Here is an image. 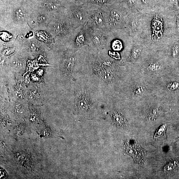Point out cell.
Returning <instances> with one entry per match:
<instances>
[{"mask_svg": "<svg viewBox=\"0 0 179 179\" xmlns=\"http://www.w3.org/2000/svg\"><path fill=\"white\" fill-rule=\"evenodd\" d=\"M130 65H121L101 54L92 46L82 48L73 72L75 82L90 90L98 101L119 96L129 75Z\"/></svg>", "mask_w": 179, "mask_h": 179, "instance_id": "6da1fadb", "label": "cell"}, {"mask_svg": "<svg viewBox=\"0 0 179 179\" xmlns=\"http://www.w3.org/2000/svg\"><path fill=\"white\" fill-rule=\"evenodd\" d=\"M141 13L139 32L133 40L149 50L161 51L176 31L175 14L158 7Z\"/></svg>", "mask_w": 179, "mask_h": 179, "instance_id": "7a4b0ae2", "label": "cell"}, {"mask_svg": "<svg viewBox=\"0 0 179 179\" xmlns=\"http://www.w3.org/2000/svg\"><path fill=\"white\" fill-rule=\"evenodd\" d=\"M153 95L154 79L137 72L130 65V72L122 87L119 96L135 104Z\"/></svg>", "mask_w": 179, "mask_h": 179, "instance_id": "3957f363", "label": "cell"}, {"mask_svg": "<svg viewBox=\"0 0 179 179\" xmlns=\"http://www.w3.org/2000/svg\"><path fill=\"white\" fill-rule=\"evenodd\" d=\"M133 43V40L125 29L112 31L110 32L107 46L100 53L121 65H127Z\"/></svg>", "mask_w": 179, "mask_h": 179, "instance_id": "277c9868", "label": "cell"}, {"mask_svg": "<svg viewBox=\"0 0 179 179\" xmlns=\"http://www.w3.org/2000/svg\"><path fill=\"white\" fill-rule=\"evenodd\" d=\"M135 71L144 76L155 79L171 70V66L161 51L149 50L137 64H131Z\"/></svg>", "mask_w": 179, "mask_h": 179, "instance_id": "5b68a950", "label": "cell"}, {"mask_svg": "<svg viewBox=\"0 0 179 179\" xmlns=\"http://www.w3.org/2000/svg\"><path fill=\"white\" fill-rule=\"evenodd\" d=\"M154 95L168 103L179 99V75L171 71L154 79Z\"/></svg>", "mask_w": 179, "mask_h": 179, "instance_id": "8992f818", "label": "cell"}, {"mask_svg": "<svg viewBox=\"0 0 179 179\" xmlns=\"http://www.w3.org/2000/svg\"><path fill=\"white\" fill-rule=\"evenodd\" d=\"M73 89L76 112L79 115L90 116L93 113L96 103L101 101L87 88L75 82L73 83Z\"/></svg>", "mask_w": 179, "mask_h": 179, "instance_id": "52a82bcc", "label": "cell"}, {"mask_svg": "<svg viewBox=\"0 0 179 179\" xmlns=\"http://www.w3.org/2000/svg\"><path fill=\"white\" fill-rule=\"evenodd\" d=\"M103 8L106 19V30L111 31L124 29L129 12L123 5Z\"/></svg>", "mask_w": 179, "mask_h": 179, "instance_id": "ba28073f", "label": "cell"}, {"mask_svg": "<svg viewBox=\"0 0 179 179\" xmlns=\"http://www.w3.org/2000/svg\"><path fill=\"white\" fill-rule=\"evenodd\" d=\"M142 106L141 113L144 118L149 121L156 120L169 111L164 110L168 103L157 96L153 95L138 103Z\"/></svg>", "mask_w": 179, "mask_h": 179, "instance_id": "9c48e42d", "label": "cell"}, {"mask_svg": "<svg viewBox=\"0 0 179 179\" xmlns=\"http://www.w3.org/2000/svg\"><path fill=\"white\" fill-rule=\"evenodd\" d=\"M61 57L59 66L61 76L64 80L73 82V71L78 60V51H75L71 45L69 50L64 51Z\"/></svg>", "mask_w": 179, "mask_h": 179, "instance_id": "30bf717a", "label": "cell"}, {"mask_svg": "<svg viewBox=\"0 0 179 179\" xmlns=\"http://www.w3.org/2000/svg\"><path fill=\"white\" fill-rule=\"evenodd\" d=\"M86 9L87 20L86 25L90 28L106 30V21L103 7L97 6Z\"/></svg>", "mask_w": 179, "mask_h": 179, "instance_id": "8fae6325", "label": "cell"}, {"mask_svg": "<svg viewBox=\"0 0 179 179\" xmlns=\"http://www.w3.org/2000/svg\"><path fill=\"white\" fill-rule=\"evenodd\" d=\"M91 42V45L95 48L99 53L105 49L109 40L110 32L106 30L95 29L85 24Z\"/></svg>", "mask_w": 179, "mask_h": 179, "instance_id": "7c38bea8", "label": "cell"}, {"mask_svg": "<svg viewBox=\"0 0 179 179\" xmlns=\"http://www.w3.org/2000/svg\"><path fill=\"white\" fill-rule=\"evenodd\" d=\"M71 39V45L75 52L84 47L91 45L90 41L85 25L76 29Z\"/></svg>", "mask_w": 179, "mask_h": 179, "instance_id": "4fadbf2b", "label": "cell"}, {"mask_svg": "<svg viewBox=\"0 0 179 179\" xmlns=\"http://www.w3.org/2000/svg\"><path fill=\"white\" fill-rule=\"evenodd\" d=\"M172 65L179 59V36L174 35L161 51Z\"/></svg>", "mask_w": 179, "mask_h": 179, "instance_id": "5bb4252c", "label": "cell"}, {"mask_svg": "<svg viewBox=\"0 0 179 179\" xmlns=\"http://www.w3.org/2000/svg\"><path fill=\"white\" fill-rule=\"evenodd\" d=\"M67 15V18L75 28L84 26L87 20L86 8L82 7L72 8Z\"/></svg>", "mask_w": 179, "mask_h": 179, "instance_id": "9a60e30c", "label": "cell"}, {"mask_svg": "<svg viewBox=\"0 0 179 179\" xmlns=\"http://www.w3.org/2000/svg\"><path fill=\"white\" fill-rule=\"evenodd\" d=\"M141 13H129L128 15L126 25L124 29L133 39L138 34L140 26Z\"/></svg>", "mask_w": 179, "mask_h": 179, "instance_id": "2e32d148", "label": "cell"}, {"mask_svg": "<svg viewBox=\"0 0 179 179\" xmlns=\"http://www.w3.org/2000/svg\"><path fill=\"white\" fill-rule=\"evenodd\" d=\"M149 49L142 45L134 41L129 55L127 59L128 64L135 65L138 64L145 57Z\"/></svg>", "mask_w": 179, "mask_h": 179, "instance_id": "e0dca14e", "label": "cell"}, {"mask_svg": "<svg viewBox=\"0 0 179 179\" xmlns=\"http://www.w3.org/2000/svg\"><path fill=\"white\" fill-rule=\"evenodd\" d=\"M25 99L34 104H42L43 97L40 88L35 85L29 86L26 91Z\"/></svg>", "mask_w": 179, "mask_h": 179, "instance_id": "ac0fdd59", "label": "cell"}, {"mask_svg": "<svg viewBox=\"0 0 179 179\" xmlns=\"http://www.w3.org/2000/svg\"><path fill=\"white\" fill-rule=\"evenodd\" d=\"M127 143L125 146L127 153L133 157L136 163L138 164H142L144 161V154L141 147L136 143Z\"/></svg>", "mask_w": 179, "mask_h": 179, "instance_id": "d6986e66", "label": "cell"}, {"mask_svg": "<svg viewBox=\"0 0 179 179\" xmlns=\"http://www.w3.org/2000/svg\"><path fill=\"white\" fill-rule=\"evenodd\" d=\"M110 118L113 124L117 127H122L127 121V118L123 110L113 108L110 114Z\"/></svg>", "mask_w": 179, "mask_h": 179, "instance_id": "ffe728a7", "label": "cell"}, {"mask_svg": "<svg viewBox=\"0 0 179 179\" xmlns=\"http://www.w3.org/2000/svg\"><path fill=\"white\" fill-rule=\"evenodd\" d=\"M25 62L21 59H18L13 62L12 68L15 72L20 73L24 71L25 68Z\"/></svg>", "mask_w": 179, "mask_h": 179, "instance_id": "44dd1931", "label": "cell"}, {"mask_svg": "<svg viewBox=\"0 0 179 179\" xmlns=\"http://www.w3.org/2000/svg\"><path fill=\"white\" fill-rule=\"evenodd\" d=\"M165 125L161 126L155 132L154 138L155 139H159L165 136L166 131V127Z\"/></svg>", "mask_w": 179, "mask_h": 179, "instance_id": "7402d4cb", "label": "cell"}, {"mask_svg": "<svg viewBox=\"0 0 179 179\" xmlns=\"http://www.w3.org/2000/svg\"><path fill=\"white\" fill-rule=\"evenodd\" d=\"M40 47L39 44L37 42H31L28 45V49L29 51L32 53L38 51L40 48Z\"/></svg>", "mask_w": 179, "mask_h": 179, "instance_id": "603a6c76", "label": "cell"}, {"mask_svg": "<svg viewBox=\"0 0 179 179\" xmlns=\"http://www.w3.org/2000/svg\"><path fill=\"white\" fill-rule=\"evenodd\" d=\"M25 13L22 10L17 9L14 12V16L17 20L20 21L24 19L25 17Z\"/></svg>", "mask_w": 179, "mask_h": 179, "instance_id": "cb8c5ba5", "label": "cell"}, {"mask_svg": "<svg viewBox=\"0 0 179 179\" xmlns=\"http://www.w3.org/2000/svg\"><path fill=\"white\" fill-rule=\"evenodd\" d=\"M15 49L14 47H10L4 49L2 51V55L4 57H8L12 56L15 52Z\"/></svg>", "mask_w": 179, "mask_h": 179, "instance_id": "d4e9b609", "label": "cell"}, {"mask_svg": "<svg viewBox=\"0 0 179 179\" xmlns=\"http://www.w3.org/2000/svg\"><path fill=\"white\" fill-rule=\"evenodd\" d=\"M37 36L40 40L43 41L47 42L49 41L50 37L49 36L44 33H37Z\"/></svg>", "mask_w": 179, "mask_h": 179, "instance_id": "484cf974", "label": "cell"}, {"mask_svg": "<svg viewBox=\"0 0 179 179\" xmlns=\"http://www.w3.org/2000/svg\"><path fill=\"white\" fill-rule=\"evenodd\" d=\"M92 3H93L95 5L100 6H105L109 2V0H91Z\"/></svg>", "mask_w": 179, "mask_h": 179, "instance_id": "4316f807", "label": "cell"}, {"mask_svg": "<svg viewBox=\"0 0 179 179\" xmlns=\"http://www.w3.org/2000/svg\"><path fill=\"white\" fill-rule=\"evenodd\" d=\"M45 6L48 9L50 10H56L57 9V6L53 3H45Z\"/></svg>", "mask_w": 179, "mask_h": 179, "instance_id": "83f0119b", "label": "cell"}, {"mask_svg": "<svg viewBox=\"0 0 179 179\" xmlns=\"http://www.w3.org/2000/svg\"><path fill=\"white\" fill-rule=\"evenodd\" d=\"M46 19V17L45 15H41L38 17L37 21L39 23H43L45 21Z\"/></svg>", "mask_w": 179, "mask_h": 179, "instance_id": "f1b7e54d", "label": "cell"}, {"mask_svg": "<svg viewBox=\"0 0 179 179\" xmlns=\"http://www.w3.org/2000/svg\"><path fill=\"white\" fill-rule=\"evenodd\" d=\"M0 175H1V176H0V178L3 179L7 177V174L6 173V172L5 171V170L4 169H3V168H1V170H0Z\"/></svg>", "mask_w": 179, "mask_h": 179, "instance_id": "f546056e", "label": "cell"}, {"mask_svg": "<svg viewBox=\"0 0 179 179\" xmlns=\"http://www.w3.org/2000/svg\"><path fill=\"white\" fill-rule=\"evenodd\" d=\"M76 1H79V2H81V1H82L83 0H76Z\"/></svg>", "mask_w": 179, "mask_h": 179, "instance_id": "4dcf8cb0", "label": "cell"}]
</instances>
